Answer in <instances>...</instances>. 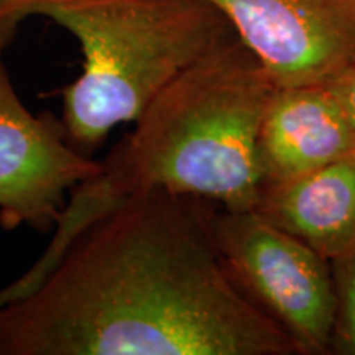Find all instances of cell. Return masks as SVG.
I'll use <instances>...</instances> for the list:
<instances>
[{
    "mask_svg": "<svg viewBox=\"0 0 355 355\" xmlns=\"http://www.w3.org/2000/svg\"><path fill=\"white\" fill-rule=\"evenodd\" d=\"M206 199L145 189L0 308V355H298L235 285Z\"/></svg>",
    "mask_w": 355,
    "mask_h": 355,
    "instance_id": "1",
    "label": "cell"
},
{
    "mask_svg": "<svg viewBox=\"0 0 355 355\" xmlns=\"http://www.w3.org/2000/svg\"><path fill=\"white\" fill-rule=\"evenodd\" d=\"M277 87L241 40L222 43L155 97L99 175L71 189L60 220L79 234L123 198L153 188L254 209L257 141Z\"/></svg>",
    "mask_w": 355,
    "mask_h": 355,
    "instance_id": "2",
    "label": "cell"
},
{
    "mask_svg": "<svg viewBox=\"0 0 355 355\" xmlns=\"http://www.w3.org/2000/svg\"><path fill=\"white\" fill-rule=\"evenodd\" d=\"M81 44L83 74L63 89L66 140L84 155L110 130L135 122L199 58L237 38L206 0H26Z\"/></svg>",
    "mask_w": 355,
    "mask_h": 355,
    "instance_id": "3",
    "label": "cell"
},
{
    "mask_svg": "<svg viewBox=\"0 0 355 355\" xmlns=\"http://www.w3.org/2000/svg\"><path fill=\"white\" fill-rule=\"evenodd\" d=\"M212 230L235 285L278 327L298 355H331V261L254 209L212 207Z\"/></svg>",
    "mask_w": 355,
    "mask_h": 355,
    "instance_id": "4",
    "label": "cell"
},
{
    "mask_svg": "<svg viewBox=\"0 0 355 355\" xmlns=\"http://www.w3.org/2000/svg\"><path fill=\"white\" fill-rule=\"evenodd\" d=\"M101 171L102 162L71 146L56 119L25 107L0 60V225L48 232L66 193Z\"/></svg>",
    "mask_w": 355,
    "mask_h": 355,
    "instance_id": "5",
    "label": "cell"
},
{
    "mask_svg": "<svg viewBox=\"0 0 355 355\" xmlns=\"http://www.w3.org/2000/svg\"><path fill=\"white\" fill-rule=\"evenodd\" d=\"M278 87L322 84L355 58V0H206Z\"/></svg>",
    "mask_w": 355,
    "mask_h": 355,
    "instance_id": "6",
    "label": "cell"
},
{
    "mask_svg": "<svg viewBox=\"0 0 355 355\" xmlns=\"http://www.w3.org/2000/svg\"><path fill=\"white\" fill-rule=\"evenodd\" d=\"M350 155H355L352 130L326 83L275 89L257 141L261 186L304 175Z\"/></svg>",
    "mask_w": 355,
    "mask_h": 355,
    "instance_id": "7",
    "label": "cell"
},
{
    "mask_svg": "<svg viewBox=\"0 0 355 355\" xmlns=\"http://www.w3.org/2000/svg\"><path fill=\"white\" fill-rule=\"evenodd\" d=\"M254 211L332 260L355 245V155L261 186Z\"/></svg>",
    "mask_w": 355,
    "mask_h": 355,
    "instance_id": "8",
    "label": "cell"
},
{
    "mask_svg": "<svg viewBox=\"0 0 355 355\" xmlns=\"http://www.w3.org/2000/svg\"><path fill=\"white\" fill-rule=\"evenodd\" d=\"M334 279V329L331 355H355V245L331 260Z\"/></svg>",
    "mask_w": 355,
    "mask_h": 355,
    "instance_id": "9",
    "label": "cell"
},
{
    "mask_svg": "<svg viewBox=\"0 0 355 355\" xmlns=\"http://www.w3.org/2000/svg\"><path fill=\"white\" fill-rule=\"evenodd\" d=\"M326 84L334 92L340 107L344 110L355 144V58Z\"/></svg>",
    "mask_w": 355,
    "mask_h": 355,
    "instance_id": "10",
    "label": "cell"
},
{
    "mask_svg": "<svg viewBox=\"0 0 355 355\" xmlns=\"http://www.w3.org/2000/svg\"><path fill=\"white\" fill-rule=\"evenodd\" d=\"M26 0H0V60L15 38L25 15Z\"/></svg>",
    "mask_w": 355,
    "mask_h": 355,
    "instance_id": "11",
    "label": "cell"
},
{
    "mask_svg": "<svg viewBox=\"0 0 355 355\" xmlns=\"http://www.w3.org/2000/svg\"><path fill=\"white\" fill-rule=\"evenodd\" d=\"M26 293H28V290H26L25 283L21 282V278L15 279V282L3 288V290H0V308L6 304H10L17 300H21L24 296H26Z\"/></svg>",
    "mask_w": 355,
    "mask_h": 355,
    "instance_id": "12",
    "label": "cell"
}]
</instances>
